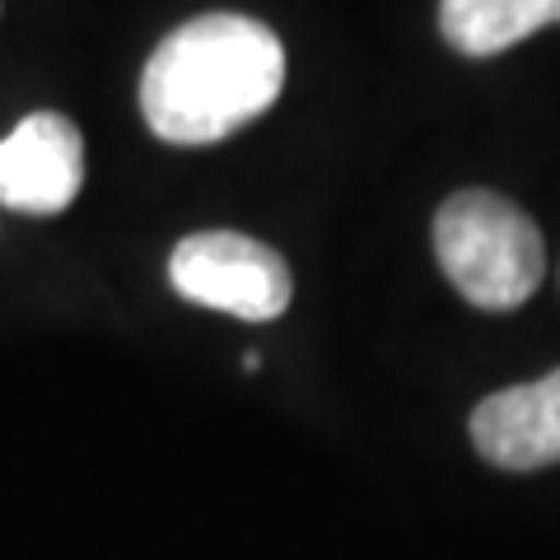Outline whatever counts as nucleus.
<instances>
[{
	"instance_id": "nucleus-3",
	"label": "nucleus",
	"mask_w": 560,
	"mask_h": 560,
	"mask_svg": "<svg viewBox=\"0 0 560 560\" xmlns=\"http://www.w3.org/2000/svg\"><path fill=\"white\" fill-rule=\"evenodd\" d=\"M168 280L183 300L230 313L243 323H271L290 308V267L276 248L234 230H206L183 238L168 257Z\"/></svg>"
},
{
	"instance_id": "nucleus-5",
	"label": "nucleus",
	"mask_w": 560,
	"mask_h": 560,
	"mask_svg": "<svg viewBox=\"0 0 560 560\" xmlns=\"http://www.w3.org/2000/svg\"><path fill=\"white\" fill-rule=\"evenodd\" d=\"M471 444L504 471H537L560 463V370L537 383L500 388L471 411Z\"/></svg>"
},
{
	"instance_id": "nucleus-6",
	"label": "nucleus",
	"mask_w": 560,
	"mask_h": 560,
	"mask_svg": "<svg viewBox=\"0 0 560 560\" xmlns=\"http://www.w3.org/2000/svg\"><path fill=\"white\" fill-rule=\"evenodd\" d=\"M560 24V0H440V33L463 57H500L537 28Z\"/></svg>"
},
{
	"instance_id": "nucleus-4",
	"label": "nucleus",
	"mask_w": 560,
	"mask_h": 560,
	"mask_svg": "<svg viewBox=\"0 0 560 560\" xmlns=\"http://www.w3.org/2000/svg\"><path fill=\"white\" fill-rule=\"evenodd\" d=\"M84 140L61 113H33L0 140V206L24 215H57L80 197Z\"/></svg>"
},
{
	"instance_id": "nucleus-1",
	"label": "nucleus",
	"mask_w": 560,
	"mask_h": 560,
	"mask_svg": "<svg viewBox=\"0 0 560 560\" xmlns=\"http://www.w3.org/2000/svg\"><path fill=\"white\" fill-rule=\"evenodd\" d=\"M285 47L243 14H201L154 47L140 75V113L168 145H215L280 98Z\"/></svg>"
},
{
	"instance_id": "nucleus-2",
	"label": "nucleus",
	"mask_w": 560,
	"mask_h": 560,
	"mask_svg": "<svg viewBox=\"0 0 560 560\" xmlns=\"http://www.w3.org/2000/svg\"><path fill=\"white\" fill-rule=\"evenodd\" d=\"M434 257H440L448 285L486 313H510L528 304L547 271L537 224L500 191L481 187H467L440 206Z\"/></svg>"
}]
</instances>
